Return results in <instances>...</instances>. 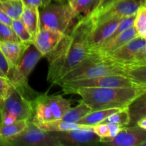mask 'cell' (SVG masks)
Wrapping results in <instances>:
<instances>
[{
  "label": "cell",
  "instance_id": "1",
  "mask_svg": "<svg viewBox=\"0 0 146 146\" xmlns=\"http://www.w3.org/2000/svg\"><path fill=\"white\" fill-rule=\"evenodd\" d=\"M95 25L91 15L81 17L46 56L47 81L52 85H58L64 75L89 56L90 36Z\"/></svg>",
  "mask_w": 146,
  "mask_h": 146
},
{
  "label": "cell",
  "instance_id": "2",
  "mask_svg": "<svg viewBox=\"0 0 146 146\" xmlns=\"http://www.w3.org/2000/svg\"><path fill=\"white\" fill-rule=\"evenodd\" d=\"M146 92V87L129 88H80L71 94H77L93 111L126 108L137 97Z\"/></svg>",
  "mask_w": 146,
  "mask_h": 146
},
{
  "label": "cell",
  "instance_id": "3",
  "mask_svg": "<svg viewBox=\"0 0 146 146\" xmlns=\"http://www.w3.org/2000/svg\"><path fill=\"white\" fill-rule=\"evenodd\" d=\"M127 66L114 62L106 57L89 54L86 58L64 75L58 85L63 81L96 78L104 76L121 75L125 76V68Z\"/></svg>",
  "mask_w": 146,
  "mask_h": 146
},
{
  "label": "cell",
  "instance_id": "4",
  "mask_svg": "<svg viewBox=\"0 0 146 146\" xmlns=\"http://www.w3.org/2000/svg\"><path fill=\"white\" fill-rule=\"evenodd\" d=\"M42 54L34 43H31L23 54L19 61L14 67L9 78L12 86L29 101L34 102L40 93L33 89L28 84V77L42 58Z\"/></svg>",
  "mask_w": 146,
  "mask_h": 146
},
{
  "label": "cell",
  "instance_id": "5",
  "mask_svg": "<svg viewBox=\"0 0 146 146\" xmlns=\"http://www.w3.org/2000/svg\"><path fill=\"white\" fill-rule=\"evenodd\" d=\"M40 8V29H48L66 34L71 29L70 27L74 19L78 17L68 2H51Z\"/></svg>",
  "mask_w": 146,
  "mask_h": 146
},
{
  "label": "cell",
  "instance_id": "6",
  "mask_svg": "<svg viewBox=\"0 0 146 146\" xmlns=\"http://www.w3.org/2000/svg\"><path fill=\"white\" fill-rule=\"evenodd\" d=\"M58 86L65 94H71L74 90L80 88H129L140 86L121 75L104 76L96 78L74 80L61 82ZM145 87V86H144Z\"/></svg>",
  "mask_w": 146,
  "mask_h": 146
},
{
  "label": "cell",
  "instance_id": "7",
  "mask_svg": "<svg viewBox=\"0 0 146 146\" xmlns=\"http://www.w3.org/2000/svg\"><path fill=\"white\" fill-rule=\"evenodd\" d=\"M4 143L7 146H61L51 133L39 128L31 121H29L28 125L22 132L5 140Z\"/></svg>",
  "mask_w": 146,
  "mask_h": 146
},
{
  "label": "cell",
  "instance_id": "8",
  "mask_svg": "<svg viewBox=\"0 0 146 146\" xmlns=\"http://www.w3.org/2000/svg\"><path fill=\"white\" fill-rule=\"evenodd\" d=\"M104 57L123 65L146 64L145 38L136 37L110 55Z\"/></svg>",
  "mask_w": 146,
  "mask_h": 146
},
{
  "label": "cell",
  "instance_id": "9",
  "mask_svg": "<svg viewBox=\"0 0 146 146\" xmlns=\"http://www.w3.org/2000/svg\"><path fill=\"white\" fill-rule=\"evenodd\" d=\"M34 103L29 101L12 86L8 96L0 101V112L14 114L19 120L31 121L34 115Z\"/></svg>",
  "mask_w": 146,
  "mask_h": 146
},
{
  "label": "cell",
  "instance_id": "10",
  "mask_svg": "<svg viewBox=\"0 0 146 146\" xmlns=\"http://www.w3.org/2000/svg\"><path fill=\"white\" fill-rule=\"evenodd\" d=\"M146 5V0H118L106 9L94 15L93 17L95 24L113 18H124L134 15L140 7Z\"/></svg>",
  "mask_w": 146,
  "mask_h": 146
},
{
  "label": "cell",
  "instance_id": "11",
  "mask_svg": "<svg viewBox=\"0 0 146 146\" xmlns=\"http://www.w3.org/2000/svg\"><path fill=\"white\" fill-rule=\"evenodd\" d=\"M50 133L57 138L61 146L95 145L100 144L101 140L92 130L75 129Z\"/></svg>",
  "mask_w": 146,
  "mask_h": 146
},
{
  "label": "cell",
  "instance_id": "12",
  "mask_svg": "<svg viewBox=\"0 0 146 146\" xmlns=\"http://www.w3.org/2000/svg\"><path fill=\"white\" fill-rule=\"evenodd\" d=\"M100 143L109 146H145L146 130L138 126L125 127L113 138H101Z\"/></svg>",
  "mask_w": 146,
  "mask_h": 146
},
{
  "label": "cell",
  "instance_id": "13",
  "mask_svg": "<svg viewBox=\"0 0 146 146\" xmlns=\"http://www.w3.org/2000/svg\"><path fill=\"white\" fill-rule=\"evenodd\" d=\"M138 33L133 26L123 31L115 37L107 39L101 44L90 48L89 54L106 56L113 53L131 40L138 37Z\"/></svg>",
  "mask_w": 146,
  "mask_h": 146
},
{
  "label": "cell",
  "instance_id": "14",
  "mask_svg": "<svg viewBox=\"0 0 146 146\" xmlns=\"http://www.w3.org/2000/svg\"><path fill=\"white\" fill-rule=\"evenodd\" d=\"M64 34L55 30L40 29L34 37L33 43L42 54V56L46 57L55 48Z\"/></svg>",
  "mask_w": 146,
  "mask_h": 146
},
{
  "label": "cell",
  "instance_id": "15",
  "mask_svg": "<svg viewBox=\"0 0 146 146\" xmlns=\"http://www.w3.org/2000/svg\"><path fill=\"white\" fill-rule=\"evenodd\" d=\"M123 19H111L95 25L90 36V48L105 41L115 31Z\"/></svg>",
  "mask_w": 146,
  "mask_h": 146
},
{
  "label": "cell",
  "instance_id": "16",
  "mask_svg": "<svg viewBox=\"0 0 146 146\" xmlns=\"http://www.w3.org/2000/svg\"><path fill=\"white\" fill-rule=\"evenodd\" d=\"M38 98L49 106L54 120L61 119L63 115L71 108L72 104L70 100L66 99L61 95H48L45 93L40 94Z\"/></svg>",
  "mask_w": 146,
  "mask_h": 146
},
{
  "label": "cell",
  "instance_id": "17",
  "mask_svg": "<svg viewBox=\"0 0 146 146\" xmlns=\"http://www.w3.org/2000/svg\"><path fill=\"white\" fill-rule=\"evenodd\" d=\"M32 43V42H31ZM31 43L0 41V51L9 61L11 68H14L19 61L23 54Z\"/></svg>",
  "mask_w": 146,
  "mask_h": 146
},
{
  "label": "cell",
  "instance_id": "18",
  "mask_svg": "<svg viewBox=\"0 0 146 146\" xmlns=\"http://www.w3.org/2000/svg\"><path fill=\"white\" fill-rule=\"evenodd\" d=\"M34 123L38 128L46 132H58V131H65L75 129H86L93 131V127H94L81 125L77 123L67 122L61 119L53 120V121H46V122H36Z\"/></svg>",
  "mask_w": 146,
  "mask_h": 146
},
{
  "label": "cell",
  "instance_id": "19",
  "mask_svg": "<svg viewBox=\"0 0 146 146\" xmlns=\"http://www.w3.org/2000/svg\"><path fill=\"white\" fill-rule=\"evenodd\" d=\"M38 9L39 8L38 7L24 6V9L19 17L33 38L40 29Z\"/></svg>",
  "mask_w": 146,
  "mask_h": 146
},
{
  "label": "cell",
  "instance_id": "20",
  "mask_svg": "<svg viewBox=\"0 0 146 146\" xmlns=\"http://www.w3.org/2000/svg\"><path fill=\"white\" fill-rule=\"evenodd\" d=\"M146 94L143 93L137 97L128 106L130 122L128 127L136 126L138 120L146 117Z\"/></svg>",
  "mask_w": 146,
  "mask_h": 146
},
{
  "label": "cell",
  "instance_id": "21",
  "mask_svg": "<svg viewBox=\"0 0 146 146\" xmlns=\"http://www.w3.org/2000/svg\"><path fill=\"white\" fill-rule=\"evenodd\" d=\"M121 108H109V109H103L93 111L88 113L87 115L83 117L81 119L77 122V123L81 125L94 126L98 123H101L104 119L109 116L111 114L120 111Z\"/></svg>",
  "mask_w": 146,
  "mask_h": 146
},
{
  "label": "cell",
  "instance_id": "22",
  "mask_svg": "<svg viewBox=\"0 0 146 146\" xmlns=\"http://www.w3.org/2000/svg\"><path fill=\"white\" fill-rule=\"evenodd\" d=\"M125 77L140 86L146 87V64H131L125 68Z\"/></svg>",
  "mask_w": 146,
  "mask_h": 146
},
{
  "label": "cell",
  "instance_id": "23",
  "mask_svg": "<svg viewBox=\"0 0 146 146\" xmlns=\"http://www.w3.org/2000/svg\"><path fill=\"white\" fill-rule=\"evenodd\" d=\"M38 96L34 101V115L31 121L34 123L46 122L54 120L49 106L44 101L38 99Z\"/></svg>",
  "mask_w": 146,
  "mask_h": 146
},
{
  "label": "cell",
  "instance_id": "24",
  "mask_svg": "<svg viewBox=\"0 0 146 146\" xmlns=\"http://www.w3.org/2000/svg\"><path fill=\"white\" fill-rule=\"evenodd\" d=\"M91 111H92L91 108L83 100H81L79 104L74 108H70L61 120L70 123H77Z\"/></svg>",
  "mask_w": 146,
  "mask_h": 146
},
{
  "label": "cell",
  "instance_id": "25",
  "mask_svg": "<svg viewBox=\"0 0 146 146\" xmlns=\"http://www.w3.org/2000/svg\"><path fill=\"white\" fill-rule=\"evenodd\" d=\"M101 0H72L70 5L77 16H88L97 8Z\"/></svg>",
  "mask_w": 146,
  "mask_h": 146
},
{
  "label": "cell",
  "instance_id": "26",
  "mask_svg": "<svg viewBox=\"0 0 146 146\" xmlns=\"http://www.w3.org/2000/svg\"><path fill=\"white\" fill-rule=\"evenodd\" d=\"M28 120H19L11 125L0 126V138L2 141L4 145V141L5 140L22 132L28 125Z\"/></svg>",
  "mask_w": 146,
  "mask_h": 146
},
{
  "label": "cell",
  "instance_id": "27",
  "mask_svg": "<svg viewBox=\"0 0 146 146\" xmlns=\"http://www.w3.org/2000/svg\"><path fill=\"white\" fill-rule=\"evenodd\" d=\"M0 7L11 19H19L24 9L21 0H0Z\"/></svg>",
  "mask_w": 146,
  "mask_h": 146
},
{
  "label": "cell",
  "instance_id": "28",
  "mask_svg": "<svg viewBox=\"0 0 146 146\" xmlns=\"http://www.w3.org/2000/svg\"><path fill=\"white\" fill-rule=\"evenodd\" d=\"M130 122L129 113L128 111V108H124L120 111L111 114L109 116L104 119L101 123H111L115 124L122 128L128 127Z\"/></svg>",
  "mask_w": 146,
  "mask_h": 146
},
{
  "label": "cell",
  "instance_id": "29",
  "mask_svg": "<svg viewBox=\"0 0 146 146\" xmlns=\"http://www.w3.org/2000/svg\"><path fill=\"white\" fill-rule=\"evenodd\" d=\"M11 27L14 30L15 34H17L20 41L26 43L33 42L34 38H33L32 36L31 35L27 27L24 26V24H23L19 18L12 19Z\"/></svg>",
  "mask_w": 146,
  "mask_h": 146
},
{
  "label": "cell",
  "instance_id": "30",
  "mask_svg": "<svg viewBox=\"0 0 146 146\" xmlns=\"http://www.w3.org/2000/svg\"><path fill=\"white\" fill-rule=\"evenodd\" d=\"M133 26L138 36L146 38V5L140 7L135 14Z\"/></svg>",
  "mask_w": 146,
  "mask_h": 146
},
{
  "label": "cell",
  "instance_id": "31",
  "mask_svg": "<svg viewBox=\"0 0 146 146\" xmlns=\"http://www.w3.org/2000/svg\"><path fill=\"white\" fill-rule=\"evenodd\" d=\"M0 41L21 42L11 26L0 22Z\"/></svg>",
  "mask_w": 146,
  "mask_h": 146
},
{
  "label": "cell",
  "instance_id": "32",
  "mask_svg": "<svg viewBox=\"0 0 146 146\" xmlns=\"http://www.w3.org/2000/svg\"><path fill=\"white\" fill-rule=\"evenodd\" d=\"M12 85L9 78L0 76V101H2L8 96Z\"/></svg>",
  "mask_w": 146,
  "mask_h": 146
},
{
  "label": "cell",
  "instance_id": "33",
  "mask_svg": "<svg viewBox=\"0 0 146 146\" xmlns=\"http://www.w3.org/2000/svg\"><path fill=\"white\" fill-rule=\"evenodd\" d=\"M0 71L8 78H9L10 74L12 71L11 65L1 51H0Z\"/></svg>",
  "mask_w": 146,
  "mask_h": 146
},
{
  "label": "cell",
  "instance_id": "34",
  "mask_svg": "<svg viewBox=\"0 0 146 146\" xmlns=\"http://www.w3.org/2000/svg\"><path fill=\"white\" fill-rule=\"evenodd\" d=\"M17 121H18V119L14 114L9 112H1L0 126L11 125V124L14 123Z\"/></svg>",
  "mask_w": 146,
  "mask_h": 146
},
{
  "label": "cell",
  "instance_id": "35",
  "mask_svg": "<svg viewBox=\"0 0 146 146\" xmlns=\"http://www.w3.org/2000/svg\"><path fill=\"white\" fill-rule=\"evenodd\" d=\"M93 131L100 138H107L108 136V127L106 123H98L94 125Z\"/></svg>",
  "mask_w": 146,
  "mask_h": 146
},
{
  "label": "cell",
  "instance_id": "36",
  "mask_svg": "<svg viewBox=\"0 0 146 146\" xmlns=\"http://www.w3.org/2000/svg\"><path fill=\"white\" fill-rule=\"evenodd\" d=\"M118 1V0H101L97 8L91 13V15H94V14H96L98 13L101 12V11L106 9L107 7H110V6L112 5L113 4H114V3Z\"/></svg>",
  "mask_w": 146,
  "mask_h": 146
},
{
  "label": "cell",
  "instance_id": "37",
  "mask_svg": "<svg viewBox=\"0 0 146 146\" xmlns=\"http://www.w3.org/2000/svg\"><path fill=\"white\" fill-rule=\"evenodd\" d=\"M107 125H108V136L106 138H113L123 128L122 127L119 126V125H115V124L108 123Z\"/></svg>",
  "mask_w": 146,
  "mask_h": 146
},
{
  "label": "cell",
  "instance_id": "38",
  "mask_svg": "<svg viewBox=\"0 0 146 146\" xmlns=\"http://www.w3.org/2000/svg\"><path fill=\"white\" fill-rule=\"evenodd\" d=\"M0 22L9 26H11V22H12V19L4 12L1 7H0Z\"/></svg>",
  "mask_w": 146,
  "mask_h": 146
},
{
  "label": "cell",
  "instance_id": "39",
  "mask_svg": "<svg viewBox=\"0 0 146 146\" xmlns=\"http://www.w3.org/2000/svg\"><path fill=\"white\" fill-rule=\"evenodd\" d=\"M24 6L35 7L40 8L41 7V0H21Z\"/></svg>",
  "mask_w": 146,
  "mask_h": 146
},
{
  "label": "cell",
  "instance_id": "40",
  "mask_svg": "<svg viewBox=\"0 0 146 146\" xmlns=\"http://www.w3.org/2000/svg\"><path fill=\"white\" fill-rule=\"evenodd\" d=\"M136 126L143 128L144 130H146V117H143V118L138 120L136 123Z\"/></svg>",
  "mask_w": 146,
  "mask_h": 146
},
{
  "label": "cell",
  "instance_id": "41",
  "mask_svg": "<svg viewBox=\"0 0 146 146\" xmlns=\"http://www.w3.org/2000/svg\"><path fill=\"white\" fill-rule=\"evenodd\" d=\"M52 1H56V2H60V3L66 2V0H41V7H44V6L47 5V4H48L49 3L52 2Z\"/></svg>",
  "mask_w": 146,
  "mask_h": 146
},
{
  "label": "cell",
  "instance_id": "42",
  "mask_svg": "<svg viewBox=\"0 0 146 146\" xmlns=\"http://www.w3.org/2000/svg\"><path fill=\"white\" fill-rule=\"evenodd\" d=\"M0 76H2V77H6L5 76H4V74H3V73L1 72V71H0ZM6 78H7V77H6Z\"/></svg>",
  "mask_w": 146,
  "mask_h": 146
},
{
  "label": "cell",
  "instance_id": "43",
  "mask_svg": "<svg viewBox=\"0 0 146 146\" xmlns=\"http://www.w3.org/2000/svg\"><path fill=\"white\" fill-rule=\"evenodd\" d=\"M0 145H4V143H3L2 141L1 140V138H0Z\"/></svg>",
  "mask_w": 146,
  "mask_h": 146
},
{
  "label": "cell",
  "instance_id": "44",
  "mask_svg": "<svg viewBox=\"0 0 146 146\" xmlns=\"http://www.w3.org/2000/svg\"><path fill=\"white\" fill-rule=\"evenodd\" d=\"M66 2H68V4H70V3L72 1V0H66Z\"/></svg>",
  "mask_w": 146,
  "mask_h": 146
},
{
  "label": "cell",
  "instance_id": "45",
  "mask_svg": "<svg viewBox=\"0 0 146 146\" xmlns=\"http://www.w3.org/2000/svg\"><path fill=\"white\" fill-rule=\"evenodd\" d=\"M0 121H1V112H0Z\"/></svg>",
  "mask_w": 146,
  "mask_h": 146
}]
</instances>
